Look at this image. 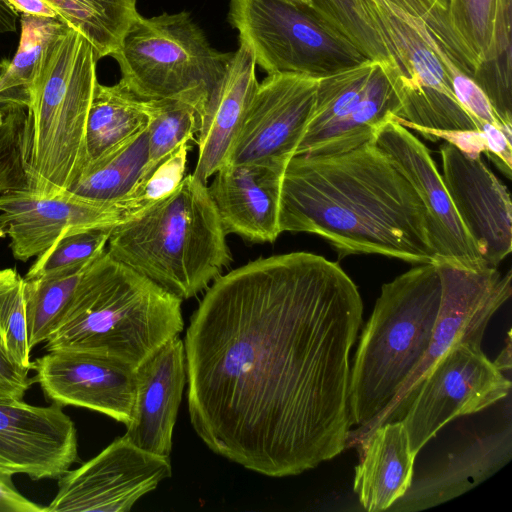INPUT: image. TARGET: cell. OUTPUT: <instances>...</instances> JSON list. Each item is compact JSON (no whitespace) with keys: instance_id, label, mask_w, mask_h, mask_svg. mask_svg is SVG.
I'll list each match as a JSON object with an SVG mask.
<instances>
[{"instance_id":"cell-38","label":"cell","mask_w":512,"mask_h":512,"mask_svg":"<svg viewBox=\"0 0 512 512\" xmlns=\"http://www.w3.org/2000/svg\"><path fill=\"white\" fill-rule=\"evenodd\" d=\"M408 129L416 131L431 141L443 139L473 158L480 157V154L486 151L481 130H438L419 126H410Z\"/></svg>"},{"instance_id":"cell-11","label":"cell","mask_w":512,"mask_h":512,"mask_svg":"<svg viewBox=\"0 0 512 512\" xmlns=\"http://www.w3.org/2000/svg\"><path fill=\"white\" fill-rule=\"evenodd\" d=\"M387 68L372 60L319 78L316 102L295 155H332L373 139L401 102ZM294 155V156H295Z\"/></svg>"},{"instance_id":"cell-28","label":"cell","mask_w":512,"mask_h":512,"mask_svg":"<svg viewBox=\"0 0 512 512\" xmlns=\"http://www.w3.org/2000/svg\"><path fill=\"white\" fill-rule=\"evenodd\" d=\"M60 20L80 32L93 46L97 58L111 56L139 16L137 0H45Z\"/></svg>"},{"instance_id":"cell-18","label":"cell","mask_w":512,"mask_h":512,"mask_svg":"<svg viewBox=\"0 0 512 512\" xmlns=\"http://www.w3.org/2000/svg\"><path fill=\"white\" fill-rule=\"evenodd\" d=\"M77 461L76 427L62 406L0 401V476L59 479Z\"/></svg>"},{"instance_id":"cell-36","label":"cell","mask_w":512,"mask_h":512,"mask_svg":"<svg viewBox=\"0 0 512 512\" xmlns=\"http://www.w3.org/2000/svg\"><path fill=\"white\" fill-rule=\"evenodd\" d=\"M451 84L458 102L480 126L489 123L512 134V128L501 124L489 99L471 77L457 73L452 77Z\"/></svg>"},{"instance_id":"cell-3","label":"cell","mask_w":512,"mask_h":512,"mask_svg":"<svg viewBox=\"0 0 512 512\" xmlns=\"http://www.w3.org/2000/svg\"><path fill=\"white\" fill-rule=\"evenodd\" d=\"M391 58L401 102L394 119L408 128L481 130L456 99L457 73L474 81L478 65L450 21L447 0H358Z\"/></svg>"},{"instance_id":"cell-27","label":"cell","mask_w":512,"mask_h":512,"mask_svg":"<svg viewBox=\"0 0 512 512\" xmlns=\"http://www.w3.org/2000/svg\"><path fill=\"white\" fill-rule=\"evenodd\" d=\"M148 140L146 129L87 169L68 190L101 203L138 202L146 187Z\"/></svg>"},{"instance_id":"cell-26","label":"cell","mask_w":512,"mask_h":512,"mask_svg":"<svg viewBox=\"0 0 512 512\" xmlns=\"http://www.w3.org/2000/svg\"><path fill=\"white\" fill-rule=\"evenodd\" d=\"M149 118L148 101L120 82L111 86L97 82L86 124L83 173L145 130Z\"/></svg>"},{"instance_id":"cell-7","label":"cell","mask_w":512,"mask_h":512,"mask_svg":"<svg viewBox=\"0 0 512 512\" xmlns=\"http://www.w3.org/2000/svg\"><path fill=\"white\" fill-rule=\"evenodd\" d=\"M434 263L418 264L382 285L350 369L349 435L366 428L394 399L428 349L441 302Z\"/></svg>"},{"instance_id":"cell-35","label":"cell","mask_w":512,"mask_h":512,"mask_svg":"<svg viewBox=\"0 0 512 512\" xmlns=\"http://www.w3.org/2000/svg\"><path fill=\"white\" fill-rule=\"evenodd\" d=\"M24 110L6 107L4 119L0 123V194L27 187L22 161V137L26 118Z\"/></svg>"},{"instance_id":"cell-2","label":"cell","mask_w":512,"mask_h":512,"mask_svg":"<svg viewBox=\"0 0 512 512\" xmlns=\"http://www.w3.org/2000/svg\"><path fill=\"white\" fill-rule=\"evenodd\" d=\"M279 227L325 239L339 259L378 254L434 263L426 209L372 140L332 155H295L281 181Z\"/></svg>"},{"instance_id":"cell-23","label":"cell","mask_w":512,"mask_h":512,"mask_svg":"<svg viewBox=\"0 0 512 512\" xmlns=\"http://www.w3.org/2000/svg\"><path fill=\"white\" fill-rule=\"evenodd\" d=\"M253 53L243 43L233 53L225 74L200 116L193 174L203 182L227 163L245 112L259 82Z\"/></svg>"},{"instance_id":"cell-8","label":"cell","mask_w":512,"mask_h":512,"mask_svg":"<svg viewBox=\"0 0 512 512\" xmlns=\"http://www.w3.org/2000/svg\"><path fill=\"white\" fill-rule=\"evenodd\" d=\"M233 53L213 48L190 13L139 14L111 55L123 84L144 101L180 99L200 116Z\"/></svg>"},{"instance_id":"cell-4","label":"cell","mask_w":512,"mask_h":512,"mask_svg":"<svg viewBox=\"0 0 512 512\" xmlns=\"http://www.w3.org/2000/svg\"><path fill=\"white\" fill-rule=\"evenodd\" d=\"M226 236L206 183L192 173L115 226L106 251L183 301L231 263Z\"/></svg>"},{"instance_id":"cell-33","label":"cell","mask_w":512,"mask_h":512,"mask_svg":"<svg viewBox=\"0 0 512 512\" xmlns=\"http://www.w3.org/2000/svg\"><path fill=\"white\" fill-rule=\"evenodd\" d=\"M0 344L14 363L31 370L24 278L13 268L0 269Z\"/></svg>"},{"instance_id":"cell-6","label":"cell","mask_w":512,"mask_h":512,"mask_svg":"<svg viewBox=\"0 0 512 512\" xmlns=\"http://www.w3.org/2000/svg\"><path fill=\"white\" fill-rule=\"evenodd\" d=\"M97 60L92 44L66 24L44 49L22 137L27 188L37 194L64 193L83 174Z\"/></svg>"},{"instance_id":"cell-1","label":"cell","mask_w":512,"mask_h":512,"mask_svg":"<svg viewBox=\"0 0 512 512\" xmlns=\"http://www.w3.org/2000/svg\"><path fill=\"white\" fill-rule=\"evenodd\" d=\"M362 316L354 281L317 254L262 257L218 276L183 341L196 434L269 477L339 455L352 426L350 352Z\"/></svg>"},{"instance_id":"cell-29","label":"cell","mask_w":512,"mask_h":512,"mask_svg":"<svg viewBox=\"0 0 512 512\" xmlns=\"http://www.w3.org/2000/svg\"><path fill=\"white\" fill-rule=\"evenodd\" d=\"M59 19L21 16V37L12 60L0 62V105L27 110L34 77L50 39L64 25Z\"/></svg>"},{"instance_id":"cell-9","label":"cell","mask_w":512,"mask_h":512,"mask_svg":"<svg viewBox=\"0 0 512 512\" xmlns=\"http://www.w3.org/2000/svg\"><path fill=\"white\" fill-rule=\"evenodd\" d=\"M228 20L268 75L322 78L370 60L311 8L286 0H230Z\"/></svg>"},{"instance_id":"cell-14","label":"cell","mask_w":512,"mask_h":512,"mask_svg":"<svg viewBox=\"0 0 512 512\" xmlns=\"http://www.w3.org/2000/svg\"><path fill=\"white\" fill-rule=\"evenodd\" d=\"M172 475L169 457L147 452L124 435L58 479L48 512H127Z\"/></svg>"},{"instance_id":"cell-16","label":"cell","mask_w":512,"mask_h":512,"mask_svg":"<svg viewBox=\"0 0 512 512\" xmlns=\"http://www.w3.org/2000/svg\"><path fill=\"white\" fill-rule=\"evenodd\" d=\"M373 141L409 180L429 220L434 263L482 269L486 264L465 230L428 148L394 117L376 131Z\"/></svg>"},{"instance_id":"cell-10","label":"cell","mask_w":512,"mask_h":512,"mask_svg":"<svg viewBox=\"0 0 512 512\" xmlns=\"http://www.w3.org/2000/svg\"><path fill=\"white\" fill-rule=\"evenodd\" d=\"M436 266L441 302L425 356L389 405L366 428L348 436L347 448L358 447L380 425L401 420L413 393L434 364L460 342L481 344L490 319L511 296V270L501 274L490 267L474 270L449 263Z\"/></svg>"},{"instance_id":"cell-19","label":"cell","mask_w":512,"mask_h":512,"mask_svg":"<svg viewBox=\"0 0 512 512\" xmlns=\"http://www.w3.org/2000/svg\"><path fill=\"white\" fill-rule=\"evenodd\" d=\"M442 180L465 230L487 267L497 268L512 250V203L507 187L481 157L454 145L440 146Z\"/></svg>"},{"instance_id":"cell-20","label":"cell","mask_w":512,"mask_h":512,"mask_svg":"<svg viewBox=\"0 0 512 512\" xmlns=\"http://www.w3.org/2000/svg\"><path fill=\"white\" fill-rule=\"evenodd\" d=\"M450 21L478 65L475 82L512 128V0H447Z\"/></svg>"},{"instance_id":"cell-37","label":"cell","mask_w":512,"mask_h":512,"mask_svg":"<svg viewBox=\"0 0 512 512\" xmlns=\"http://www.w3.org/2000/svg\"><path fill=\"white\" fill-rule=\"evenodd\" d=\"M28 369L14 363L0 344V401L23 400L34 378Z\"/></svg>"},{"instance_id":"cell-32","label":"cell","mask_w":512,"mask_h":512,"mask_svg":"<svg viewBox=\"0 0 512 512\" xmlns=\"http://www.w3.org/2000/svg\"><path fill=\"white\" fill-rule=\"evenodd\" d=\"M310 8L325 23L350 41L366 58L393 72L383 41L358 0H309Z\"/></svg>"},{"instance_id":"cell-43","label":"cell","mask_w":512,"mask_h":512,"mask_svg":"<svg viewBox=\"0 0 512 512\" xmlns=\"http://www.w3.org/2000/svg\"><path fill=\"white\" fill-rule=\"evenodd\" d=\"M290 3L301 5V6H307L310 8V1L309 0H286Z\"/></svg>"},{"instance_id":"cell-40","label":"cell","mask_w":512,"mask_h":512,"mask_svg":"<svg viewBox=\"0 0 512 512\" xmlns=\"http://www.w3.org/2000/svg\"><path fill=\"white\" fill-rule=\"evenodd\" d=\"M11 479L0 476V512H47V507L38 505L21 495Z\"/></svg>"},{"instance_id":"cell-41","label":"cell","mask_w":512,"mask_h":512,"mask_svg":"<svg viewBox=\"0 0 512 512\" xmlns=\"http://www.w3.org/2000/svg\"><path fill=\"white\" fill-rule=\"evenodd\" d=\"M19 14L59 19L58 12L45 0H6Z\"/></svg>"},{"instance_id":"cell-5","label":"cell","mask_w":512,"mask_h":512,"mask_svg":"<svg viewBox=\"0 0 512 512\" xmlns=\"http://www.w3.org/2000/svg\"><path fill=\"white\" fill-rule=\"evenodd\" d=\"M181 303L105 250L85 269L44 347L94 351L136 369L183 330Z\"/></svg>"},{"instance_id":"cell-25","label":"cell","mask_w":512,"mask_h":512,"mask_svg":"<svg viewBox=\"0 0 512 512\" xmlns=\"http://www.w3.org/2000/svg\"><path fill=\"white\" fill-rule=\"evenodd\" d=\"M360 461L355 468L354 492L365 510H388L413 481L416 456L401 420L377 427L359 446Z\"/></svg>"},{"instance_id":"cell-21","label":"cell","mask_w":512,"mask_h":512,"mask_svg":"<svg viewBox=\"0 0 512 512\" xmlns=\"http://www.w3.org/2000/svg\"><path fill=\"white\" fill-rule=\"evenodd\" d=\"M186 382L184 342L176 336L135 369V401L124 436L140 449L169 457Z\"/></svg>"},{"instance_id":"cell-22","label":"cell","mask_w":512,"mask_h":512,"mask_svg":"<svg viewBox=\"0 0 512 512\" xmlns=\"http://www.w3.org/2000/svg\"><path fill=\"white\" fill-rule=\"evenodd\" d=\"M283 172L262 164L227 163L214 174L208 189L227 235L255 243L279 237Z\"/></svg>"},{"instance_id":"cell-34","label":"cell","mask_w":512,"mask_h":512,"mask_svg":"<svg viewBox=\"0 0 512 512\" xmlns=\"http://www.w3.org/2000/svg\"><path fill=\"white\" fill-rule=\"evenodd\" d=\"M112 229H89L63 235L36 257L24 279L92 263L105 252Z\"/></svg>"},{"instance_id":"cell-44","label":"cell","mask_w":512,"mask_h":512,"mask_svg":"<svg viewBox=\"0 0 512 512\" xmlns=\"http://www.w3.org/2000/svg\"><path fill=\"white\" fill-rule=\"evenodd\" d=\"M6 108L0 105V123L3 121L5 116Z\"/></svg>"},{"instance_id":"cell-30","label":"cell","mask_w":512,"mask_h":512,"mask_svg":"<svg viewBox=\"0 0 512 512\" xmlns=\"http://www.w3.org/2000/svg\"><path fill=\"white\" fill-rule=\"evenodd\" d=\"M90 264L71 266L43 276L24 279L31 349L46 342Z\"/></svg>"},{"instance_id":"cell-31","label":"cell","mask_w":512,"mask_h":512,"mask_svg":"<svg viewBox=\"0 0 512 512\" xmlns=\"http://www.w3.org/2000/svg\"><path fill=\"white\" fill-rule=\"evenodd\" d=\"M148 103L147 183L165 162L194 139L199 129V112L193 104L180 99L151 100Z\"/></svg>"},{"instance_id":"cell-15","label":"cell","mask_w":512,"mask_h":512,"mask_svg":"<svg viewBox=\"0 0 512 512\" xmlns=\"http://www.w3.org/2000/svg\"><path fill=\"white\" fill-rule=\"evenodd\" d=\"M142 207L135 202L101 203L66 191L43 196L27 187L0 194V239L9 238L17 260L27 261L67 233L112 229Z\"/></svg>"},{"instance_id":"cell-24","label":"cell","mask_w":512,"mask_h":512,"mask_svg":"<svg viewBox=\"0 0 512 512\" xmlns=\"http://www.w3.org/2000/svg\"><path fill=\"white\" fill-rule=\"evenodd\" d=\"M512 456V430L486 434L451 453L447 462L415 482L388 511H421L443 504L474 488L506 465Z\"/></svg>"},{"instance_id":"cell-13","label":"cell","mask_w":512,"mask_h":512,"mask_svg":"<svg viewBox=\"0 0 512 512\" xmlns=\"http://www.w3.org/2000/svg\"><path fill=\"white\" fill-rule=\"evenodd\" d=\"M318 80L298 74L264 78L245 112L227 163H255L284 171L314 111Z\"/></svg>"},{"instance_id":"cell-39","label":"cell","mask_w":512,"mask_h":512,"mask_svg":"<svg viewBox=\"0 0 512 512\" xmlns=\"http://www.w3.org/2000/svg\"><path fill=\"white\" fill-rule=\"evenodd\" d=\"M481 131L485 140V153L510 179L512 164V134L489 123L482 124Z\"/></svg>"},{"instance_id":"cell-42","label":"cell","mask_w":512,"mask_h":512,"mask_svg":"<svg viewBox=\"0 0 512 512\" xmlns=\"http://www.w3.org/2000/svg\"><path fill=\"white\" fill-rule=\"evenodd\" d=\"M507 344L506 347L501 351L497 359L493 361L495 366L500 371H509L511 369V341H510V332L507 337Z\"/></svg>"},{"instance_id":"cell-17","label":"cell","mask_w":512,"mask_h":512,"mask_svg":"<svg viewBox=\"0 0 512 512\" xmlns=\"http://www.w3.org/2000/svg\"><path fill=\"white\" fill-rule=\"evenodd\" d=\"M45 397L60 406L97 411L127 426L135 401V368L106 354L47 351L31 363Z\"/></svg>"},{"instance_id":"cell-12","label":"cell","mask_w":512,"mask_h":512,"mask_svg":"<svg viewBox=\"0 0 512 512\" xmlns=\"http://www.w3.org/2000/svg\"><path fill=\"white\" fill-rule=\"evenodd\" d=\"M511 381L490 361L481 344L460 342L428 371L401 419L412 453L451 420L481 411L505 398Z\"/></svg>"}]
</instances>
